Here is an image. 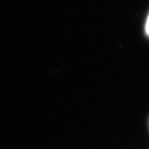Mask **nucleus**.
Masks as SVG:
<instances>
[{
    "label": "nucleus",
    "mask_w": 149,
    "mask_h": 149,
    "mask_svg": "<svg viewBox=\"0 0 149 149\" xmlns=\"http://www.w3.org/2000/svg\"><path fill=\"white\" fill-rule=\"evenodd\" d=\"M145 32H146V34L149 37V15L146 22V25H145Z\"/></svg>",
    "instance_id": "nucleus-1"
}]
</instances>
